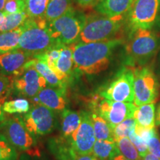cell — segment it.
Wrapping results in <instances>:
<instances>
[{
	"label": "cell",
	"mask_w": 160,
	"mask_h": 160,
	"mask_svg": "<svg viewBox=\"0 0 160 160\" xmlns=\"http://www.w3.org/2000/svg\"><path fill=\"white\" fill-rule=\"evenodd\" d=\"M122 41V39L115 37L97 42L73 45L74 73L91 76L105 71L111 62L113 50Z\"/></svg>",
	"instance_id": "obj_1"
},
{
	"label": "cell",
	"mask_w": 160,
	"mask_h": 160,
	"mask_svg": "<svg viewBox=\"0 0 160 160\" xmlns=\"http://www.w3.org/2000/svg\"><path fill=\"white\" fill-rule=\"evenodd\" d=\"M21 37L18 49L34 57L42 55L59 44L52 37L45 19H33L28 18L22 26Z\"/></svg>",
	"instance_id": "obj_2"
},
{
	"label": "cell",
	"mask_w": 160,
	"mask_h": 160,
	"mask_svg": "<svg viewBox=\"0 0 160 160\" xmlns=\"http://www.w3.org/2000/svg\"><path fill=\"white\" fill-rule=\"evenodd\" d=\"M160 40L151 29L139 28L132 31L125 45V62L130 67L145 65L156 54Z\"/></svg>",
	"instance_id": "obj_3"
},
{
	"label": "cell",
	"mask_w": 160,
	"mask_h": 160,
	"mask_svg": "<svg viewBox=\"0 0 160 160\" xmlns=\"http://www.w3.org/2000/svg\"><path fill=\"white\" fill-rule=\"evenodd\" d=\"M125 19V14L111 17L102 14L87 16L77 43L97 42L114 38Z\"/></svg>",
	"instance_id": "obj_4"
},
{
	"label": "cell",
	"mask_w": 160,
	"mask_h": 160,
	"mask_svg": "<svg viewBox=\"0 0 160 160\" xmlns=\"http://www.w3.org/2000/svg\"><path fill=\"white\" fill-rule=\"evenodd\" d=\"M0 132L18 151L32 157H40L37 138L30 133L20 116H13L4 120L0 123Z\"/></svg>",
	"instance_id": "obj_5"
},
{
	"label": "cell",
	"mask_w": 160,
	"mask_h": 160,
	"mask_svg": "<svg viewBox=\"0 0 160 160\" xmlns=\"http://www.w3.org/2000/svg\"><path fill=\"white\" fill-rule=\"evenodd\" d=\"M85 16L72 9L62 17L48 22L52 37L59 44L72 45L77 44L85 22Z\"/></svg>",
	"instance_id": "obj_6"
},
{
	"label": "cell",
	"mask_w": 160,
	"mask_h": 160,
	"mask_svg": "<svg viewBox=\"0 0 160 160\" xmlns=\"http://www.w3.org/2000/svg\"><path fill=\"white\" fill-rule=\"evenodd\" d=\"M91 111H95L107 120L113 128L125 120L133 118L137 105L133 102H114L95 96L91 101Z\"/></svg>",
	"instance_id": "obj_7"
},
{
	"label": "cell",
	"mask_w": 160,
	"mask_h": 160,
	"mask_svg": "<svg viewBox=\"0 0 160 160\" xmlns=\"http://www.w3.org/2000/svg\"><path fill=\"white\" fill-rule=\"evenodd\" d=\"M56 113L45 106L36 103L24 115L22 120L31 134L37 138L43 137L57 128L58 118Z\"/></svg>",
	"instance_id": "obj_8"
},
{
	"label": "cell",
	"mask_w": 160,
	"mask_h": 160,
	"mask_svg": "<svg viewBox=\"0 0 160 160\" xmlns=\"http://www.w3.org/2000/svg\"><path fill=\"white\" fill-rule=\"evenodd\" d=\"M133 82V70L123 68L114 79L99 92V94L111 101L133 102L134 101Z\"/></svg>",
	"instance_id": "obj_9"
},
{
	"label": "cell",
	"mask_w": 160,
	"mask_h": 160,
	"mask_svg": "<svg viewBox=\"0 0 160 160\" xmlns=\"http://www.w3.org/2000/svg\"><path fill=\"white\" fill-rule=\"evenodd\" d=\"M160 0H135L128 12L127 22L131 31L151 29L159 17Z\"/></svg>",
	"instance_id": "obj_10"
},
{
	"label": "cell",
	"mask_w": 160,
	"mask_h": 160,
	"mask_svg": "<svg viewBox=\"0 0 160 160\" xmlns=\"http://www.w3.org/2000/svg\"><path fill=\"white\" fill-rule=\"evenodd\" d=\"M134 104L137 106L155 102L159 94V82L156 75L147 67L133 69Z\"/></svg>",
	"instance_id": "obj_11"
},
{
	"label": "cell",
	"mask_w": 160,
	"mask_h": 160,
	"mask_svg": "<svg viewBox=\"0 0 160 160\" xmlns=\"http://www.w3.org/2000/svg\"><path fill=\"white\" fill-rule=\"evenodd\" d=\"M48 83L33 68H25L21 74L13 78V90L23 97L34 98Z\"/></svg>",
	"instance_id": "obj_12"
},
{
	"label": "cell",
	"mask_w": 160,
	"mask_h": 160,
	"mask_svg": "<svg viewBox=\"0 0 160 160\" xmlns=\"http://www.w3.org/2000/svg\"><path fill=\"white\" fill-rule=\"evenodd\" d=\"M82 121L77 131L71 137L72 145L78 155L93 153L94 144L97 141L93 124L88 111H81Z\"/></svg>",
	"instance_id": "obj_13"
},
{
	"label": "cell",
	"mask_w": 160,
	"mask_h": 160,
	"mask_svg": "<svg viewBox=\"0 0 160 160\" xmlns=\"http://www.w3.org/2000/svg\"><path fill=\"white\" fill-rule=\"evenodd\" d=\"M31 55L20 49L0 53V75L13 78L22 73Z\"/></svg>",
	"instance_id": "obj_14"
},
{
	"label": "cell",
	"mask_w": 160,
	"mask_h": 160,
	"mask_svg": "<svg viewBox=\"0 0 160 160\" xmlns=\"http://www.w3.org/2000/svg\"><path fill=\"white\" fill-rule=\"evenodd\" d=\"M37 104L42 105L55 112H62L67 107L66 89L62 88L47 87L34 97Z\"/></svg>",
	"instance_id": "obj_15"
},
{
	"label": "cell",
	"mask_w": 160,
	"mask_h": 160,
	"mask_svg": "<svg viewBox=\"0 0 160 160\" xmlns=\"http://www.w3.org/2000/svg\"><path fill=\"white\" fill-rule=\"evenodd\" d=\"M48 148L57 160H76L79 156L73 149L71 139H65L59 135L50 138Z\"/></svg>",
	"instance_id": "obj_16"
},
{
	"label": "cell",
	"mask_w": 160,
	"mask_h": 160,
	"mask_svg": "<svg viewBox=\"0 0 160 160\" xmlns=\"http://www.w3.org/2000/svg\"><path fill=\"white\" fill-rule=\"evenodd\" d=\"M60 80L66 86L74 75L73 59V45H62L59 58L56 64Z\"/></svg>",
	"instance_id": "obj_17"
},
{
	"label": "cell",
	"mask_w": 160,
	"mask_h": 160,
	"mask_svg": "<svg viewBox=\"0 0 160 160\" xmlns=\"http://www.w3.org/2000/svg\"><path fill=\"white\" fill-rule=\"evenodd\" d=\"M82 121V113L65 108L61 112L60 137L65 139H71L72 136L79 128Z\"/></svg>",
	"instance_id": "obj_18"
},
{
	"label": "cell",
	"mask_w": 160,
	"mask_h": 160,
	"mask_svg": "<svg viewBox=\"0 0 160 160\" xmlns=\"http://www.w3.org/2000/svg\"><path fill=\"white\" fill-rule=\"evenodd\" d=\"M135 0H101L96 10L107 17L125 15L131 9Z\"/></svg>",
	"instance_id": "obj_19"
},
{
	"label": "cell",
	"mask_w": 160,
	"mask_h": 160,
	"mask_svg": "<svg viewBox=\"0 0 160 160\" xmlns=\"http://www.w3.org/2000/svg\"><path fill=\"white\" fill-rule=\"evenodd\" d=\"M25 68H33L37 70L38 73L45 78L49 87L62 88L66 89L67 86L62 82L57 75L50 68L47 64L42 60L38 59L37 58H33L26 64Z\"/></svg>",
	"instance_id": "obj_20"
},
{
	"label": "cell",
	"mask_w": 160,
	"mask_h": 160,
	"mask_svg": "<svg viewBox=\"0 0 160 160\" xmlns=\"http://www.w3.org/2000/svg\"><path fill=\"white\" fill-rule=\"evenodd\" d=\"M133 119L140 127L153 128L156 125V105L155 102L148 103L137 106Z\"/></svg>",
	"instance_id": "obj_21"
},
{
	"label": "cell",
	"mask_w": 160,
	"mask_h": 160,
	"mask_svg": "<svg viewBox=\"0 0 160 160\" xmlns=\"http://www.w3.org/2000/svg\"><path fill=\"white\" fill-rule=\"evenodd\" d=\"M97 140L114 141L113 128L107 120L95 111L89 112Z\"/></svg>",
	"instance_id": "obj_22"
},
{
	"label": "cell",
	"mask_w": 160,
	"mask_h": 160,
	"mask_svg": "<svg viewBox=\"0 0 160 160\" xmlns=\"http://www.w3.org/2000/svg\"><path fill=\"white\" fill-rule=\"evenodd\" d=\"M119 153L115 141L97 140L93 146V153L99 160H111Z\"/></svg>",
	"instance_id": "obj_23"
},
{
	"label": "cell",
	"mask_w": 160,
	"mask_h": 160,
	"mask_svg": "<svg viewBox=\"0 0 160 160\" xmlns=\"http://www.w3.org/2000/svg\"><path fill=\"white\" fill-rule=\"evenodd\" d=\"M71 0H50L45 13L48 22L62 17L73 9Z\"/></svg>",
	"instance_id": "obj_24"
},
{
	"label": "cell",
	"mask_w": 160,
	"mask_h": 160,
	"mask_svg": "<svg viewBox=\"0 0 160 160\" xmlns=\"http://www.w3.org/2000/svg\"><path fill=\"white\" fill-rule=\"evenodd\" d=\"M22 27L17 30L0 33V53L14 51L19 48Z\"/></svg>",
	"instance_id": "obj_25"
},
{
	"label": "cell",
	"mask_w": 160,
	"mask_h": 160,
	"mask_svg": "<svg viewBox=\"0 0 160 160\" xmlns=\"http://www.w3.org/2000/svg\"><path fill=\"white\" fill-rule=\"evenodd\" d=\"M50 0H25V12L28 18L33 19H45Z\"/></svg>",
	"instance_id": "obj_26"
},
{
	"label": "cell",
	"mask_w": 160,
	"mask_h": 160,
	"mask_svg": "<svg viewBox=\"0 0 160 160\" xmlns=\"http://www.w3.org/2000/svg\"><path fill=\"white\" fill-rule=\"evenodd\" d=\"M28 18V17L26 12H18L11 14H6L2 23L0 25V33L19 28L24 25Z\"/></svg>",
	"instance_id": "obj_27"
},
{
	"label": "cell",
	"mask_w": 160,
	"mask_h": 160,
	"mask_svg": "<svg viewBox=\"0 0 160 160\" xmlns=\"http://www.w3.org/2000/svg\"><path fill=\"white\" fill-rule=\"evenodd\" d=\"M31 108L28 100L24 98L5 101L2 105L4 112L8 114H25L31 110Z\"/></svg>",
	"instance_id": "obj_28"
},
{
	"label": "cell",
	"mask_w": 160,
	"mask_h": 160,
	"mask_svg": "<svg viewBox=\"0 0 160 160\" xmlns=\"http://www.w3.org/2000/svg\"><path fill=\"white\" fill-rule=\"evenodd\" d=\"M122 155L130 160H142L139 152L129 137H122L115 140Z\"/></svg>",
	"instance_id": "obj_29"
},
{
	"label": "cell",
	"mask_w": 160,
	"mask_h": 160,
	"mask_svg": "<svg viewBox=\"0 0 160 160\" xmlns=\"http://www.w3.org/2000/svg\"><path fill=\"white\" fill-rule=\"evenodd\" d=\"M18 152L7 137L0 132V160H18Z\"/></svg>",
	"instance_id": "obj_30"
},
{
	"label": "cell",
	"mask_w": 160,
	"mask_h": 160,
	"mask_svg": "<svg viewBox=\"0 0 160 160\" xmlns=\"http://www.w3.org/2000/svg\"><path fill=\"white\" fill-rule=\"evenodd\" d=\"M136 120L133 118H130L122 122L113 128V137L116 139L122 137H129L131 133L135 130Z\"/></svg>",
	"instance_id": "obj_31"
},
{
	"label": "cell",
	"mask_w": 160,
	"mask_h": 160,
	"mask_svg": "<svg viewBox=\"0 0 160 160\" xmlns=\"http://www.w3.org/2000/svg\"><path fill=\"white\" fill-rule=\"evenodd\" d=\"M13 90V78L0 75V103L3 105L4 100L8 97Z\"/></svg>",
	"instance_id": "obj_32"
},
{
	"label": "cell",
	"mask_w": 160,
	"mask_h": 160,
	"mask_svg": "<svg viewBox=\"0 0 160 160\" xmlns=\"http://www.w3.org/2000/svg\"><path fill=\"white\" fill-rule=\"evenodd\" d=\"M25 0H7L3 12L6 14L25 12Z\"/></svg>",
	"instance_id": "obj_33"
},
{
	"label": "cell",
	"mask_w": 160,
	"mask_h": 160,
	"mask_svg": "<svg viewBox=\"0 0 160 160\" xmlns=\"http://www.w3.org/2000/svg\"><path fill=\"white\" fill-rule=\"evenodd\" d=\"M129 139L131 140V142L134 145L142 158H143L148 153H149L148 148V144L135 133V130L130 134Z\"/></svg>",
	"instance_id": "obj_34"
},
{
	"label": "cell",
	"mask_w": 160,
	"mask_h": 160,
	"mask_svg": "<svg viewBox=\"0 0 160 160\" xmlns=\"http://www.w3.org/2000/svg\"><path fill=\"white\" fill-rule=\"evenodd\" d=\"M148 148L149 153L160 159V137L158 135L156 128L148 142Z\"/></svg>",
	"instance_id": "obj_35"
},
{
	"label": "cell",
	"mask_w": 160,
	"mask_h": 160,
	"mask_svg": "<svg viewBox=\"0 0 160 160\" xmlns=\"http://www.w3.org/2000/svg\"><path fill=\"white\" fill-rule=\"evenodd\" d=\"M74 1L82 8L90 9L97 7L101 0H74Z\"/></svg>",
	"instance_id": "obj_36"
},
{
	"label": "cell",
	"mask_w": 160,
	"mask_h": 160,
	"mask_svg": "<svg viewBox=\"0 0 160 160\" xmlns=\"http://www.w3.org/2000/svg\"><path fill=\"white\" fill-rule=\"evenodd\" d=\"M76 160H99L97 157L93 154V153H89V154L79 155Z\"/></svg>",
	"instance_id": "obj_37"
},
{
	"label": "cell",
	"mask_w": 160,
	"mask_h": 160,
	"mask_svg": "<svg viewBox=\"0 0 160 160\" xmlns=\"http://www.w3.org/2000/svg\"><path fill=\"white\" fill-rule=\"evenodd\" d=\"M19 160H42L39 159V157H32V156H30L27 153H22L21 156H20Z\"/></svg>",
	"instance_id": "obj_38"
},
{
	"label": "cell",
	"mask_w": 160,
	"mask_h": 160,
	"mask_svg": "<svg viewBox=\"0 0 160 160\" xmlns=\"http://www.w3.org/2000/svg\"><path fill=\"white\" fill-rule=\"evenodd\" d=\"M142 160H160V159L157 157H155V156L151 154V153H148L147 154L142 158Z\"/></svg>",
	"instance_id": "obj_39"
},
{
	"label": "cell",
	"mask_w": 160,
	"mask_h": 160,
	"mask_svg": "<svg viewBox=\"0 0 160 160\" xmlns=\"http://www.w3.org/2000/svg\"><path fill=\"white\" fill-rule=\"evenodd\" d=\"M5 112H4L2 109V104L0 103V123H2L4 120L5 119Z\"/></svg>",
	"instance_id": "obj_40"
},
{
	"label": "cell",
	"mask_w": 160,
	"mask_h": 160,
	"mask_svg": "<svg viewBox=\"0 0 160 160\" xmlns=\"http://www.w3.org/2000/svg\"><path fill=\"white\" fill-rule=\"evenodd\" d=\"M156 125H160V105L158 108L157 115H156Z\"/></svg>",
	"instance_id": "obj_41"
},
{
	"label": "cell",
	"mask_w": 160,
	"mask_h": 160,
	"mask_svg": "<svg viewBox=\"0 0 160 160\" xmlns=\"http://www.w3.org/2000/svg\"><path fill=\"white\" fill-rule=\"evenodd\" d=\"M111 160H130V159H127V158H125L123 155H122L121 153H117V154Z\"/></svg>",
	"instance_id": "obj_42"
},
{
	"label": "cell",
	"mask_w": 160,
	"mask_h": 160,
	"mask_svg": "<svg viewBox=\"0 0 160 160\" xmlns=\"http://www.w3.org/2000/svg\"><path fill=\"white\" fill-rule=\"evenodd\" d=\"M7 0H0V11H3Z\"/></svg>",
	"instance_id": "obj_43"
},
{
	"label": "cell",
	"mask_w": 160,
	"mask_h": 160,
	"mask_svg": "<svg viewBox=\"0 0 160 160\" xmlns=\"http://www.w3.org/2000/svg\"><path fill=\"white\" fill-rule=\"evenodd\" d=\"M6 17V13L3 11H0V25L2 23L4 19H5Z\"/></svg>",
	"instance_id": "obj_44"
},
{
	"label": "cell",
	"mask_w": 160,
	"mask_h": 160,
	"mask_svg": "<svg viewBox=\"0 0 160 160\" xmlns=\"http://www.w3.org/2000/svg\"><path fill=\"white\" fill-rule=\"evenodd\" d=\"M158 23L160 24V8H159V17H158V20H157Z\"/></svg>",
	"instance_id": "obj_45"
}]
</instances>
